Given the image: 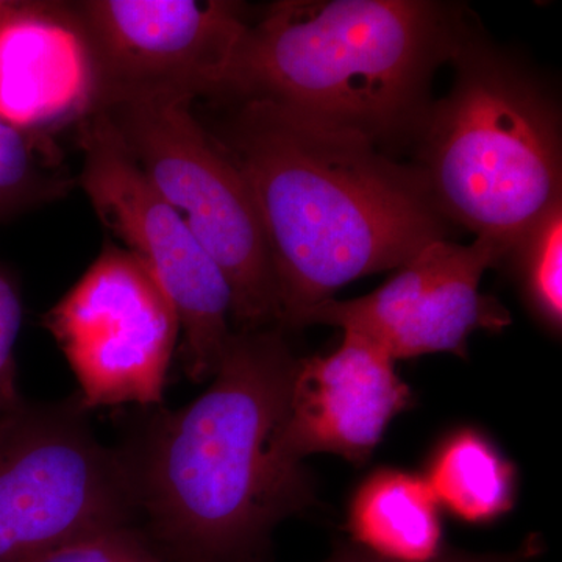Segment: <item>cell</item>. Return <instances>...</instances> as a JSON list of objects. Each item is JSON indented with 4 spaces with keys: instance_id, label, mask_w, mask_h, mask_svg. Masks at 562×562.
Segmentation results:
<instances>
[{
    "instance_id": "obj_18",
    "label": "cell",
    "mask_w": 562,
    "mask_h": 562,
    "mask_svg": "<svg viewBox=\"0 0 562 562\" xmlns=\"http://www.w3.org/2000/svg\"><path fill=\"white\" fill-rule=\"evenodd\" d=\"M22 322L20 291L0 268V428L25 408L18 391L16 350Z\"/></svg>"
},
{
    "instance_id": "obj_10",
    "label": "cell",
    "mask_w": 562,
    "mask_h": 562,
    "mask_svg": "<svg viewBox=\"0 0 562 562\" xmlns=\"http://www.w3.org/2000/svg\"><path fill=\"white\" fill-rule=\"evenodd\" d=\"M505 257L492 239L475 238L469 246L438 239L403 262L379 290L317 303L294 327L325 324L358 333L394 361L441 351L465 358L473 333L502 331L512 324L508 310L480 291L483 273Z\"/></svg>"
},
{
    "instance_id": "obj_15",
    "label": "cell",
    "mask_w": 562,
    "mask_h": 562,
    "mask_svg": "<svg viewBox=\"0 0 562 562\" xmlns=\"http://www.w3.org/2000/svg\"><path fill=\"white\" fill-rule=\"evenodd\" d=\"M506 258L513 261L520 291L532 316L541 322L547 330L560 335L562 327V201L553 203L517 239Z\"/></svg>"
},
{
    "instance_id": "obj_19",
    "label": "cell",
    "mask_w": 562,
    "mask_h": 562,
    "mask_svg": "<svg viewBox=\"0 0 562 562\" xmlns=\"http://www.w3.org/2000/svg\"><path fill=\"white\" fill-rule=\"evenodd\" d=\"M539 543L535 538L528 539L519 550L506 554H465V553H442L438 560L431 562H525L539 552ZM325 562H391L382 558L373 557L357 546L341 547L335 554Z\"/></svg>"
},
{
    "instance_id": "obj_13",
    "label": "cell",
    "mask_w": 562,
    "mask_h": 562,
    "mask_svg": "<svg viewBox=\"0 0 562 562\" xmlns=\"http://www.w3.org/2000/svg\"><path fill=\"white\" fill-rule=\"evenodd\" d=\"M438 501L424 476L379 469L355 492L349 509L353 546L391 562H431L442 550Z\"/></svg>"
},
{
    "instance_id": "obj_16",
    "label": "cell",
    "mask_w": 562,
    "mask_h": 562,
    "mask_svg": "<svg viewBox=\"0 0 562 562\" xmlns=\"http://www.w3.org/2000/svg\"><path fill=\"white\" fill-rule=\"evenodd\" d=\"M50 138L32 135L0 116V221L65 194Z\"/></svg>"
},
{
    "instance_id": "obj_9",
    "label": "cell",
    "mask_w": 562,
    "mask_h": 562,
    "mask_svg": "<svg viewBox=\"0 0 562 562\" xmlns=\"http://www.w3.org/2000/svg\"><path fill=\"white\" fill-rule=\"evenodd\" d=\"M69 3L94 69V111L147 95L222 98L250 24L227 0Z\"/></svg>"
},
{
    "instance_id": "obj_5",
    "label": "cell",
    "mask_w": 562,
    "mask_h": 562,
    "mask_svg": "<svg viewBox=\"0 0 562 562\" xmlns=\"http://www.w3.org/2000/svg\"><path fill=\"white\" fill-rule=\"evenodd\" d=\"M191 103L180 95H147L98 113L109 117L140 171L224 272L236 325L262 330L280 322V308L260 217L238 166L192 114Z\"/></svg>"
},
{
    "instance_id": "obj_8",
    "label": "cell",
    "mask_w": 562,
    "mask_h": 562,
    "mask_svg": "<svg viewBox=\"0 0 562 562\" xmlns=\"http://www.w3.org/2000/svg\"><path fill=\"white\" fill-rule=\"evenodd\" d=\"M44 325L80 384L81 408L162 401L179 314L131 250L106 246Z\"/></svg>"
},
{
    "instance_id": "obj_1",
    "label": "cell",
    "mask_w": 562,
    "mask_h": 562,
    "mask_svg": "<svg viewBox=\"0 0 562 562\" xmlns=\"http://www.w3.org/2000/svg\"><path fill=\"white\" fill-rule=\"evenodd\" d=\"M214 138L254 199L281 324L449 235L420 169L358 133L246 101Z\"/></svg>"
},
{
    "instance_id": "obj_6",
    "label": "cell",
    "mask_w": 562,
    "mask_h": 562,
    "mask_svg": "<svg viewBox=\"0 0 562 562\" xmlns=\"http://www.w3.org/2000/svg\"><path fill=\"white\" fill-rule=\"evenodd\" d=\"M77 125L83 154L81 188L103 224L160 281L179 314L188 376L205 382L220 368L232 336L228 281L140 171L109 117L95 111Z\"/></svg>"
},
{
    "instance_id": "obj_3",
    "label": "cell",
    "mask_w": 562,
    "mask_h": 562,
    "mask_svg": "<svg viewBox=\"0 0 562 562\" xmlns=\"http://www.w3.org/2000/svg\"><path fill=\"white\" fill-rule=\"evenodd\" d=\"M471 25L435 0H280L247 27L222 98L272 103L382 149L416 138L432 77Z\"/></svg>"
},
{
    "instance_id": "obj_14",
    "label": "cell",
    "mask_w": 562,
    "mask_h": 562,
    "mask_svg": "<svg viewBox=\"0 0 562 562\" xmlns=\"http://www.w3.org/2000/svg\"><path fill=\"white\" fill-rule=\"evenodd\" d=\"M424 479L439 505L469 524L492 522L516 498V469L472 428L452 432L436 447Z\"/></svg>"
},
{
    "instance_id": "obj_2",
    "label": "cell",
    "mask_w": 562,
    "mask_h": 562,
    "mask_svg": "<svg viewBox=\"0 0 562 562\" xmlns=\"http://www.w3.org/2000/svg\"><path fill=\"white\" fill-rule=\"evenodd\" d=\"M295 366L279 331L232 333L209 390L151 431L132 465L136 498L181 561L239 562L312 501L283 446Z\"/></svg>"
},
{
    "instance_id": "obj_12",
    "label": "cell",
    "mask_w": 562,
    "mask_h": 562,
    "mask_svg": "<svg viewBox=\"0 0 562 562\" xmlns=\"http://www.w3.org/2000/svg\"><path fill=\"white\" fill-rule=\"evenodd\" d=\"M94 103L90 50L70 3L0 0V116L49 138Z\"/></svg>"
},
{
    "instance_id": "obj_17",
    "label": "cell",
    "mask_w": 562,
    "mask_h": 562,
    "mask_svg": "<svg viewBox=\"0 0 562 562\" xmlns=\"http://www.w3.org/2000/svg\"><path fill=\"white\" fill-rule=\"evenodd\" d=\"M24 562H158L122 525L85 532Z\"/></svg>"
},
{
    "instance_id": "obj_4",
    "label": "cell",
    "mask_w": 562,
    "mask_h": 562,
    "mask_svg": "<svg viewBox=\"0 0 562 562\" xmlns=\"http://www.w3.org/2000/svg\"><path fill=\"white\" fill-rule=\"evenodd\" d=\"M450 63L452 88L431 102L414 138L416 166L450 224L508 255L562 201L560 106L528 66L473 25Z\"/></svg>"
},
{
    "instance_id": "obj_7",
    "label": "cell",
    "mask_w": 562,
    "mask_h": 562,
    "mask_svg": "<svg viewBox=\"0 0 562 562\" xmlns=\"http://www.w3.org/2000/svg\"><path fill=\"white\" fill-rule=\"evenodd\" d=\"M136 505L132 465L76 414L24 408L0 428V562L122 525Z\"/></svg>"
},
{
    "instance_id": "obj_11",
    "label": "cell",
    "mask_w": 562,
    "mask_h": 562,
    "mask_svg": "<svg viewBox=\"0 0 562 562\" xmlns=\"http://www.w3.org/2000/svg\"><path fill=\"white\" fill-rule=\"evenodd\" d=\"M413 394L382 347L355 331L328 355L297 360L288 392L283 446L292 460L333 453L362 464Z\"/></svg>"
}]
</instances>
